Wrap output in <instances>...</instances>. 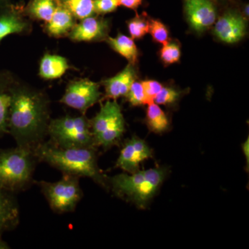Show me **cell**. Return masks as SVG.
<instances>
[{
    "mask_svg": "<svg viewBox=\"0 0 249 249\" xmlns=\"http://www.w3.org/2000/svg\"><path fill=\"white\" fill-rule=\"evenodd\" d=\"M50 112L47 93L18 79L12 89L8 129L18 146L34 150L45 142Z\"/></svg>",
    "mask_w": 249,
    "mask_h": 249,
    "instance_id": "1",
    "label": "cell"
},
{
    "mask_svg": "<svg viewBox=\"0 0 249 249\" xmlns=\"http://www.w3.org/2000/svg\"><path fill=\"white\" fill-rule=\"evenodd\" d=\"M34 152L39 162L47 163L62 174L91 178L109 191V177L98 166L97 147L64 148L45 141L34 149Z\"/></svg>",
    "mask_w": 249,
    "mask_h": 249,
    "instance_id": "2",
    "label": "cell"
},
{
    "mask_svg": "<svg viewBox=\"0 0 249 249\" xmlns=\"http://www.w3.org/2000/svg\"><path fill=\"white\" fill-rule=\"evenodd\" d=\"M168 175L165 167H156L129 174L124 173L109 178V190L118 197L146 209L160 191Z\"/></svg>",
    "mask_w": 249,
    "mask_h": 249,
    "instance_id": "3",
    "label": "cell"
},
{
    "mask_svg": "<svg viewBox=\"0 0 249 249\" xmlns=\"http://www.w3.org/2000/svg\"><path fill=\"white\" fill-rule=\"evenodd\" d=\"M38 162L33 149L18 145L0 149V189L14 194L29 189Z\"/></svg>",
    "mask_w": 249,
    "mask_h": 249,
    "instance_id": "4",
    "label": "cell"
},
{
    "mask_svg": "<svg viewBox=\"0 0 249 249\" xmlns=\"http://www.w3.org/2000/svg\"><path fill=\"white\" fill-rule=\"evenodd\" d=\"M48 136L51 142L64 148L97 147L91 132L90 119L85 114L76 116L67 114L52 119Z\"/></svg>",
    "mask_w": 249,
    "mask_h": 249,
    "instance_id": "5",
    "label": "cell"
},
{
    "mask_svg": "<svg viewBox=\"0 0 249 249\" xmlns=\"http://www.w3.org/2000/svg\"><path fill=\"white\" fill-rule=\"evenodd\" d=\"M90 124L96 146L104 150L119 145L125 132V121L116 100L108 99L101 105Z\"/></svg>",
    "mask_w": 249,
    "mask_h": 249,
    "instance_id": "6",
    "label": "cell"
},
{
    "mask_svg": "<svg viewBox=\"0 0 249 249\" xmlns=\"http://www.w3.org/2000/svg\"><path fill=\"white\" fill-rule=\"evenodd\" d=\"M61 179L55 182L34 181L40 187L51 209L58 214L73 212L83 196L80 178L70 174H62Z\"/></svg>",
    "mask_w": 249,
    "mask_h": 249,
    "instance_id": "7",
    "label": "cell"
},
{
    "mask_svg": "<svg viewBox=\"0 0 249 249\" xmlns=\"http://www.w3.org/2000/svg\"><path fill=\"white\" fill-rule=\"evenodd\" d=\"M100 85L89 79L71 80L67 85L60 102L85 114L90 107L103 100Z\"/></svg>",
    "mask_w": 249,
    "mask_h": 249,
    "instance_id": "8",
    "label": "cell"
},
{
    "mask_svg": "<svg viewBox=\"0 0 249 249\" xmlns=\"http://www.w3.org/2000/svg\"><path fill=\"white\" fill-rule=\"evenodd\" d=\"M187 21L193 31L202 34L217 20V9L214 0H183Z\"/></svg>",
    "mask_w": 249,
    "mask_h": 249,
    "instance_id": "9",
    "label": "cell"
},
{
    "mask_svg": "<svg viewBox=\"0 0 249 249\" xmlns=\"http://www.w3.org/2000/svg\"><path fill=\"white\" fill-rule=\"evenodd\" d=\"M153 157V150L147 142L137 136H132L123 144L116 168H120L124 173H134L140 170L142 162Z\"/></svg>",
    "mask_w": 249,
    "mask_h": 249,
    "instance_id": "10",
    "label": "cell"
},
{
    "mask_svg": "<svg viewBox=\"0 0 249 249\" xmlns=\"http://www.w3.org/2000/svg\"><path fill=\"white\" fill-rule=\"evenodd\" d=\"M214 24V36L224 43H237L247 33V19L237 9L227 10Z\"/></svg>",
    "mask_w": 249,
    "mask_h": 249,
    "instance_id": "11",
    "label": "cell"
},
{
    "mask_svg": "<svg viewBox=\"0 0 249 249\" xmlns=\"http://www.w3.org/2000/svg\"><path fill=\"white\" fill-rule=\"evenodd\" d=\"M109 29L110 21L95 14L76 22L68 37L73 42H101L107 38Z\"/></svg>",
    "mask_w": 249,
    "mask_h": 249,
    "instance_id": "12",
    "label": "cell"
},
{
    "mask_svg": "<svg viewBox=\"0 0 249 249\" xmlns=\"http://www.w3.org/2000/svg\"><path fill=\"white\" fill-rule=\"evenodd\" d=\"M31 31L32 24L22 6L10 2L0 5V42L10 35H27Z\"/></svg>",
    "mask_w": 249,
    "mask_h": 249,
    "instance_id": "13",
    "label": "cell"
},
{
    "mask_svg": "<svg viewBox=\"0 0 249 249\" xmlns=\"http://www.w3.org/2000/svg\"><path fill=\"white\" fill-rule=\"evenodd\" d=\"M137 79V71L135 65L129 63L116 76L101 81L106 92L103 99L117 100L124 97L131 85Z\"/></svg>",
    "mask_w": 249,
    "mask_h": 249,
    "instance_id": "14",
    "label": "cell"
},
{
    "mask_svg": "<svg viewBox=\"0 0 249 249\" xmlns=\"http://www.w3.org/2000/svg\"><path fill=\"white\" fill-rule=\"evenodd\" d=\"M20 211L14 193L0 189V236L19 225Z\"/></svg>",
    "mask_w": 249,
    "mask_h": 249,
    "instance_id": "15",
    "label": "cell"
},
{
    "mask_svg": "<svg viewBox=\"0 0 249 249\" xmlns=\"http://www.w3.org/2000/svg\"><path fill=\"white\" fill-rule=\"evenodd\" d=\"M17 80L11 72L0 71V138L9 134L8 121L12 89Z\"/></svg>",
    "mask_w": 249,
    "mask_h": 249,
    "instance_id": "16",
    "label": "cell"
},
{
    "mask_svg": "<svg viewBox=\"0 0 249 249\" xmlns=\"http://www.w3.org/2000/svg\"><path fill=\"white\" fill-rule=\"evenodd\" d=\"M76 20L66 8L58 4L50 20L44 24V31L50 37L55 38L65 37L71 32L76 24Z\"/></svg>",
    "mask_w": 249,
    "mask_h": 249,
    "instance_id": "17",
    "label": "cell"
},
{
    "mask_svg": "<svg viewBox=\"0 0 249 249\" xmlns=\"http://www.w3.org/2000/svg\"><path fill=\"white\" fill-rule=\"evenodd\" d=\"M70 67L65 57L47 53L41 58L39 76L44 80L58 79L64 76Z\"/></svg>",
    "mask_w": 249,
    "mask_h": 249,
    "instance_id": "18",
    "label": "cell"
},
{
    "mask_svg": "<svg viewBox=\"0 0 249 249\" xmlns=\"http://www.w3.org/2000/svg\"><path fill=\"white\" fill-rule=\"evenodd\" d=\"M106 41L114 52L120 54L129 64L136 65L138 62L139 52L132 37L119 33L115 37L108 36Z\"/></svg>",
    "mask_w": 249,
    "mask_h": 249,
    "instance_id": "19",
    "label": "cell"
},
{
    "mask_svg": "<svg viewBox=\"0 0 249 249\" xmlns=\"http://www.w3.org/2000/svg\"><path fill=\"white\" fill-rule=\"evenodd\" d=\"M58 4V0H31L24 8V13L29 19L46 23L53 16Z\"/></svg>",
    "mask_w": 249,
    "mask_h": 249,
    "instance_id": "20",
    "label": "cell"
},
{
    "mask_svg": "<svg viewBox=\"0 0 249 249\" xmlns=\"http://www.w3.org/2000/svg\"><path fill=\"white\" fill-rule=\"evenodd\" d=\"M145 121L148 129L154 133L163 134L169 130V117L155 102L147 104Z\"/></svg>",
    "mask_w": 249,
    "mask_h": 249,
    "instance_id": "21",
    "label": "cell"
},
{
    "mask_svg": "<svg viewBox=\"0 0 249 249\" xmlns=\"http://www.w3.org/2000/svg\"><path fill=\"white\" fill-rule=\"evenodd\" d=\"M76 19H83L95 15L93 0H58Z\"/></svg>",
    "mask_w": 249,
    "mask_h": 249,
    "instance_id": "22",
    "label": "cell"
},
{
    "mask_svg": "<svg viewBox=\"0 0 249 249\" xmlns=\"http://www.w3.org/2000/svg\"><path fill=\"white\" fill-rule=\"evenodd\" d=\"M127 25L131 37L133 40H139L149 32L150 18L145 12L142 15L137 14L135 17L127 21Z\"/></svg>",
    "mask_w": 249,
    "mask_h": 249,
    "instance_id": "23",
    "label": "cell"
},
{
    "mask_svg": "<svg viewBox=\"0 0 249 249\" xmlns=\"http://www.w3.org/2000/svg\"><path fill=\"white\" fill-rule=\"evenodd\" d=\"M183 91L175 89L171 86H163L158 94L156 96L154 102L159 106L167 107H174L183 94Z\"/></svg>",
    "mask_w": 249,
    "mask_h": 249,
    "instance_id": "24",
    "label": "cell"
},
{
    "mask_svg": "<svg viewBox=\"0 0 249 249\" xmlns=\"http://www.w3.org/2000/svg\"><path fill=\"white\" fill-rule=\"evenodd\" d=\"M181 55V46L178 40H170L163 45L160 51V60L165 65L177 63L179 61Z\"/></svg>",
    "mask_w": 249,
    "mask_h": 249,
    "instance_id": "25",
    "label": "cell"
},
{
    "mask_svg": "<svg viewBox=\"0 0 249 249\" xmlns=\"http://www.w3.org/2000/svg\"><path fill=\"white\" fill-rule=\"evenodd\" d=\"M124 98L126 101H127L132 107L149 104L142 82L137 81V80H135L131 85Z\"/></svg>",
    "mask_w": 249,
    "mask_h": 249,
    "instance_id": "26",
    "label": "cell"
},
{
    "mask_svg": "<svg viewBox=\"0 0 249 249\" xmlns=\"http://www.w3.org/2000/svg\"><path fill=\"white\" fill-rule=\"evenodd\" d=\"M152 39L157 43L165 45L170 41V33L168 27L159 19L150 18L149 32Z\"/></svg>",
    "mask_w": 249,
    "mask_h": 249,
    "instance_id": "27",
    "label": "cell"
},
{
    "mask_svg": "<svg viewBox=\"0 0 249 249\" xmlns=\"http://www.w3.org/2000/svg\"><path fill=\"white\" fill-rule=\"evenodd\" d=\"M95 14L103 16L114 12L119 6V0H93Z\"/></svg>",
    "mask_w": 249,
    "mask_h": 249,
    "instance_id": "28",
    "label": "cell"
},
{
    "mask_svg": "<svg viewBox=\"0 0 249 249\" xmlns=\"http://www.w3.org/2000/svg\"><path fill=\"white\" fill-rule=\"evenodd\" d=\"M142 83L149 103L154 102V99L162 89L163 85L160 82L154 80H143L142 81Z\"/></svg>",
    "mask_w": 249,
    "mask_h": 249,
    "instance_id": "29",
    "label": "cell"
},
{
    "mask_svg": "<svg viewBox=\"0 0 249 249\" xmlns=\"http://www.w3.org/2000/svg\"><path fill=\"white\" fill-rule=\"evenodd\" d=\"M143 0H119V6L137 11Z\"/></svg>",
    "mask_w": 249,
    "mask_h": 249,
    "instance_id": "30",
    "label": "cell"
},
{
    "mask_svg": "<svg viewBox=\"0 0 249 249\" xmlns=\"http://www.w3.org/2000/svg\"><path fill=\"white\" fill-rule=\"evenodd\" d=\"M242 150H243L244 155L245 156L246 160H247V170H249V137L242 145Z\"/></svg>",
    "mask_w": 249,
    "mask_h": 249,
    "instance_id": "31",
    "label": "cell"
},
{
    "mask_svg": "<svg viewBox=\"0 0 249 249\" xmlns=\"http://www.w3.org/2000/svg\"><path fill=\"white\" fill-rule=\"evenodd\" d=\"M10 249L9 245L0 236V249Z\"/></svg>",
    "mask_w": 249,
    "mask_h": 249,
    "instance_id": "32",
    "label": "cell"
},
{
    "mask_svg": "<svg viewBox=\"0 0 249 249\" xmlns=\"http://www.w3.org/2000/svg\"><path fill=\"white\" fill-rule=\"evenodd\" d=\"M243 12L244 14H245V17H248L249 16V5L248 4H245V6H244L243 9Z\"/></svg>",
    "mask_w": 249,
    "mask_h": 249,
    "instance_id": "33",
    "label": "cell"
},
{
    "mask_svg": "<svg viewBox=\"0 0 249 249\" xmlns=\"http://www.w3.org/2000/svg\"><path fill=\"white\" fill-rule=\"evenodd\" d=\"M9 2V0H0V5L7 4Z\"/></svg>",
    "mask_w": 249,
    "mask_h": 249,
    "instance_id": "34",
    "label": "cell"
},
{
    "mask_svg": "<svg viewBox=\"0 0 249 249\" xmlns=\"http://www.w3.org/2000/svg\"><path fill=\"white\" fill-rule=\"evenodd\" d=\"M214 1H222V2H224V1H230V0H214Z\"/></svg>",
    "mask_w": 249,
    "mask_h": 249,
    "instance_id": "35",
    "label": "cell"
}]
</instances>
